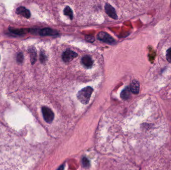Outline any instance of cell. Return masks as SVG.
I'll return each instance as SVG.
<instances>
[{
	"instance_id": "6da1fadb",
	"label": "cell",
	"mask_w": 171,
	"mask_h": 170,
	"mask_svg": "<svg viewBox=\"0 0 171 170\" xmlns=\"http://www.w3.org/2000/svg\"><path fill=\"white\" fill-rule=\"evenodd\" d=\"M93 92V89L91 87H85L79 91L77 97L81 102L84 104H87L89 102L90 99Z\"/></svg>"
},
{
	"instance_id": "7a4b0ae2",
	"label": "cell",
	"mask_w": 171,
	"mask_h": 170,
	"mask_svg": "<svg viewBox=\"0 0 171 170\" xmlns=\"http://www.w3.org/2000/svg\"><path fill=\"white\" fill-rule=\"evenodd\" d=\"M43 117L46 122L51 123L53 122L54 118V114L51 109L47 107H43L42 108Z\"/></svg>"
},
{
	"instance_id": "3957f363",
	"label": "cell",
	"mask_w": 171,
	"mask_h": 170,
	"mask_svg": "<svg viewBox=\"0 0 171 170\" xmlns=\"http://www.w3.org/2000/svg\"><path fill=\"white\" fill-rule=\"evenodd\" d=\"M98 39L100 41L108 44H113L115 41V39L109 35L108 33L104 31H101L98 34Z\"/></svg>"
},
{
	"instance_id": "277c9868",
	"label": "cell",
	"mask_w": 171,
	"mask_h": 170,
	"mask_svg": "<svg viewBox=\"0 0 171 170\" xmlns=\"http://www.w3.org/2000/svg\"><path fill=\"white\" fill-rule=\"evenodd\" d=\"M78 56V54L72 50H67L62 54V59L64 62H68L76 58Z\"/></svg>"
},
{
	"instance_id": "5b68a950",
	"label": "cell",
	"mask_w": 171,
	"mask_h": 170,
	"mask_svg": "<svg viewBox=\"0 0 171 170\" xmlns=\"http://www.w3.org/2000/svg\"><path fill=\"white\" fill-rule=\"evenodd\" d=\"M105 9L106 13L107 15L110 17L111 18L113 19H118V16H117L116 12L115 9L113 8L111 5L109 4H106L105 5Z\"/></svg>"
},
{
	"instance_id": "8992f818",
	"label": "cell",
	"mask_w": 171,
	"mask_h": 170,
	"mask_svg": "<svg viewBox=\"0 0 171 170\" xmlns=\"http://www.w3.org/2000/svg\"><path fill=\"white\" fill-rule=\"evenodd\" d=\"M16 13L18 15H22L24 17L29 19L31 16V13L29 10L24 7H20L16 10Z\"/></svg>"
},
{
	"instance_id": "52a82bcc",
	"label": "cell",
	"mask_w": 171,
	"mask_h": 170,
	"mask_svg": "<svg viewBox=\"0 0 171 170\" xmlns=\"http://www.w3.org/2000/svg\"><path fill=\"white\" fill-rule=\"evenodd\" d=\"M131 92L135 94H137L139 93L140 90V84L138 81L136 80H134L131 84L130 87Z\"/></svg>"
},
{
	"instance_id": "ba28073f",
	"label": "cell",
	"mask_w": 171,
	"mask_h": 170,
	"mask_svg": "<svg viewBox=\"0 0 171 170\" xmlns=\"http://www.w3.org/2000/svg\"><path fill=\"white\" fill-rule=\"evenodd\" d=\"M82 63L85 67L90 68L93 64V61L89 56H85L82 58Z\"/></svg>"
},
{
	"instance_id": "9c48e42d",
	"label": "cell",
	"mask_w": 171,
	"mask_h": 170,
	"mask_svg": "<svg viewBox=\"0 0 171 170\" xmlns=\"http://www.w3.org/2000/svg\"><path fill=\"white\" fill-rule=\"evenodd\" d=\"M40 35L42 36L55 35H57V33L54 30L50 29V28H45V29H41L40 31Z\"/></svg>"
},
{
	"instance_id": "30bf717a",
	"label": "cell",
	"mask_w": 171,
	"mask_h": 170,
	"mask_svg": "<svg viewBox=\"0 0 171 170\" xmlns=\"http://www.w3.org/2000/svg\"><path fill=\"white\" fill-rule=\"evenodd\" d=\"M131 95V90L130 87H126L121 93V97L122 98L127 100L130 98Z\"/></svg>"
},
{
	"instance_id": "8fae6325",
	"label": "cell",
	"mask_w": 171,
	"mask_h": 170,
	"mask_svg": "<svg viewBox=\"0 0 171 170\" xmlns=\"http://www.w3.org/2000/svg\"><path fill=\"white\" fill-rule=\"evenodd\" d=\"M64 13L65 15H67V16H68L69 17H70L71 19H73V13L72 9H71L70 7L67 6L65 7L64 10Z\"/></svg>"
},
{
	"instance_id": "7c38bea8",
	"label": "cell",
	"mask_w": 171,
	"mask_h": 170,
	"mask_svg": "<svg viewBox=\"0 0 171 170\" xmlns=\"http://www.w3.org/2000/svg\"><path fill=\"white\" fill-rule=\"evenodd\" d=\"M11 33H13L16 35H23L26 32V29H15L13 28H10L9 29Z\"/></svg>"
},
{
	"instance_id": "4fadbf2b",
	"label": "cell",
	"mask_w": 171,
	"mask_h": 170,
	"mask_svg": "<svg viewBox=\"0 0 171 170\" xmlns=\"http://www.w3.org/2000/svg\"><path fill=\"white\" fill-rule=\"evenodd\" d=\"M30 53L31 55V60L32 64H34L35 62L36 61V57H37L36 52L34 49L32 48L30 50Z\"/></svg>"
},
{
	"instance_id": "5bb4252c",
	"label": "cell",
	"mask_w": 171,
	"mask_h": 170,
	"mask_svg": "<svg viewBox=\"0 0 171 170\" xmlns=\"http://www.w3.org/2000/svg\"><path fill=\"white\" fill-rule=\"evenodd\" d=\"M166 58L168 62L171 63V48L168 50L166 52Z\"/></svg>"
},
{
	"instance_id": "9a60e30c",
	"label": "cell",
	"mask_w": 171,
	"mask_h": 170,
	"mask_svg": "<svg viewBox=\"0 0 171 170\" xmlns=\"http://www.w3.org/2000/svg\"><path fill=\"white\" fill-rule=\"evenodd\" d=\"M23 55L22 54V53L20 52L19 54H18L17 56V60L18 62H19L20 63H22L23 61Z\"/></svg>"
},
{
	"instance_id": "2e32d148",
	"label": "cell",
	"mask_w": 171,
	"mask_h": 170,
	"mask_svg": "<svg viewBox=\"0 0 171 170\" xmlns=\"http://www.w3.org/2000/svg\"><path fill=\"white\" fill-rule=\"evenodd\" d=\"M85 39H86L87 41H89V42H93L95 41V39L94 37L92 36V35H88L85 37Z\"/></svg>"
},
{
	"instance_id": "e0dca14e",
	"label": "cell",
	"mask_w": 171,
	"mask_h": 170,
	"mask_svg": "<svg viewBox=\"0 0 171 170\" xmlns=\"http://www.w3.org/2000/svg\"><path fill=\"white\" fill-rule=\"evenodd\" d=\"M83 164L84 165V166H89V161H88L87 159L84 158L83 159Z\"/></svg>"
},
{
	"instance_id": "ac0fdd59",
	"label": "cell",
	"mask_w": 171,
	"mask_h": 170,
	"mask_svg": "<svg viewBox=\"0 0 171 170\" xmlns=\"http://www.w3.org/2000/svg\"><path fill=\"white\" fill-rule=\"evenodd\" d=\"M63 169H64L63 166H61L60 168L58 170H63Z\"/></svg>"
}]
</instances>
